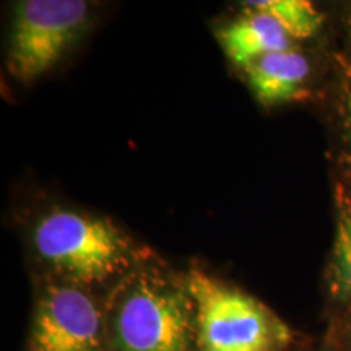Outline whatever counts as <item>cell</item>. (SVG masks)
Returning <instances> with one entry per match:
<instances>
[{
	"mask_svg": "<svg viewBox=\"0 0 351 351\" xmlns=\"http://www.w3.org/2000/svg\"><path fill=\"white\" fill-rule=\"evenodd\" d=\"M117 351H199L195 304L186 287L153 274L134 275L112 313Z\"/></svg>",
	"mask_w": 351,
	"mask_h": 351,
	"instance_id": "cell-1",
	"label": "cell"
},
{
	"mask_svg": "<svg viewBox=\"0 0 351 351\" xmlns=\"http://www.w3.org/2000/svg\"><path fill=\"white\" fill-rule=\"evenodd\" d=\"M34 249L44 263L78 285L106 282L134 257L127 236L111 221L73 210H54L34 226Z\"/></svg>",
	"mask_w": 351,
	"mask_h": 351,
	"instance_id": "cell-2",
	"label": "cell"
},
{
	"mask_svg": "<svg viewBox=\"0 0 351 351\" xmlns=\"http://www.w3.org/2000/svg\"><path fill=\"white\" fill-rule=\"evenodd\" d=\"M195 304L199 351H283L287 326L256 298L202 270L187 276Z\"/></svg>",
	"mask_w": 351,
	"mask_h": 351,
	"instance_id": "cell-3",
	"label": "cell"
},
{
	"mask_svg": "<svg viewBox=\"0 0 351 351\" xmlns=\"http://www.w3.org/2000/svg\"><path fill=\"white\" fill-rule=\"evenodd\" d=\"M90 7L83 0H25L15 7L8 70L29 83L47 73L83 34Z\"/></svg>",
	"mask_w": 351,
	"mask_h": 351,
	"instance_id": "cell-4",
	"label": "cell"
},
{
	"mask_svg": "<svg viewBox=\"0 0 351 351\" xmlns=\"http://www.w3.org/2000/svg\"><path fill=\"white\" fill-rule=\"evenodd\" d=\"M103 314L78 287L44 291L32 327V351H103Z\"/></svg>",
	"mask_w": 351,
	"mask_h": 351,
	"instance_id": "cell-5",
	"label": "cell"
},
{
	"mask_svg": "<svg viewBox=\"0 0 351 351\" xmlns=\"http://www.w3.org/2000/svg\"><path fill=\"white\" fill-rule=\"evenodd\" d=\"M219 43L231 62L245 69L271 52L291 49L295 39L269 13L245 7V13L218 33Z\"/></svg>",
	"mask_w": 351,
	"mask_h": 351,
	"instance_id": "cell-6",
	"label": "cell"
},
{
	"mask_svg": "<svg viewBox=\"0 0 351 351\" xmlns=\"http://www.w3.org/2000/svg\"><path fill=\"white\" fill-rule=\"evenodd\" d=\"M244 72L256 98L265 106H275L298 99L304 93L311 65L304 54L291 47L254 60Z\"/></svg>",
	"mask_w": 351,
	"mask_h": 351,
	"instance_id": "cell-7",
	"label": "cell"
},
{
	"mask_svg": "<svg viewBox=\"0 0 351 351\" xmlns=\"http://www.w3.org/2000/svg\"><path fill=\"white\" fill-rule=\"evenodd\" d=\"M245 7L269 13L285 26L293 39L314 36L324 21L317 8L306 0H257L247 2Z\"/></svg>",
	"mask_w": 351,
	"mask_h": 351,
	"instance_id": "cell-8",
	"label": "cell"
},
{
	"mask_svg": "<svg viewBox=\"0 0 351 351\" xmlns=\"http://www.w3.org/2000/svg\"><path fill=\"white\" fill-rule=\"evenodd\" d=\"M328 280L333 296L341 301L351 300V208L343 210L337 223Z\"/></svg>",
	"mask_w": 351,
	"mask_h": 351,
	"instance_id": "cell-9",
	"label": "cell"
},
{
	"mask_svg": "<svg viewBox=\"0 0 351 351\" xmlns=\"http://www.w3.org/2000/svg\"><path fill=\"white\" fill-rule=\"evenodd\" d=\"M345 129H346V135H348V142L351 143V88L346 93L345 98Z\"/></svg>",
	"mask_w": 351,
	"mask_h": 351,
	"instance_id": "cell-10",
	"label": "cell"
}]
</instances>
